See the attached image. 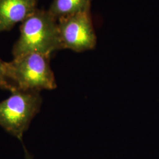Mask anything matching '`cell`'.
<instances>
[{
    "mask_svg": "<svg viewBox=\"0 0 159 159\" xmlns=\"http://www.w3.org/2000/svg\"><path fill=\"white\" fill-rule=\"evenodd\" d=\"M61 50L58 21L48 10L37 9L20 25V35L12 48L14 57L30 52L51 56Z\"/></svg>",
    "mask_w": 159,
    "mask_h": 159,
    "instance_id": "6da1fadb",
    "label": "cell"
},
{
    "mask_svg": "<svg viewBox=\"0 0 159 159\" xmlns=\"http://www.w3.org/2000/svg\"><path fill=\"white\" fill-rule=\"evenodd\" d=\"M50 57L37 52L14 57L11 61L4 62L6 77L18 90H54L57 83L50 66Z\"/></svg>",
    "mask_w": 159,
    "mask_h": 159,
    "instance_id": "7a4b0ae2",
    "label": "cell"
},
{
    "mask_svg": "<svg viewBox=\"0 0 159 159\" xmlns=\"http://www.w3.org/2000/svg\"><path fill=\"white\" fill-rule=\"evenodd\" d=\"M41 104L40 92L17 89L0 102V125L22 142L24 132L40 111Z\"/></svg>",
    "mask_w": 159,
    "mask_h": 159,
    "instance_id": "3957f363",
    "label": "cell"
},
{
    "mask_svg": "<svg viewBox=\"0 0 159 159\" xmlns=\"http://www.w3.org/2000/svg\"><path fill=\"white\" fill-rule=\"evenodd\" d=\"M57 21L61 49L81 52L96 47V35L90 11L62 18Z\"/></svg>",
    "mask_w": 159,
    "mask_h": 159,
    "instance_id": "277c9868",
    "label": "cell"
},
{
    "mask_svg": "<svg viewBox=\"0 0 159 159\" xmlns=\"http://www.w3.org/2000/svg\"><path fill=\"white\" fill-rule=\"evenodd\" d=\"M38 0H0V33L11 30L37 9Z\"/></svg>",
    "mask_w": 159,
    "mask_h": 159,
    "instance_id": "5b68a950",
    "label": "cell"
},
{
    "mask_svg": "<svg viewBox=\"0 0 159 159\" xmlns=\"http://www.w3.org/2000/svg\"><path fill=\"white\" fill-rule=\"evenodd\" d=\"M91 0H53L48 10L57 21L82 12L90 11Z\"/></svg>",
    "mask_w": 159,
    "mask_h": 159,
    "instance_id": "8992f818",
    "label": "cell"
},
{
    "mask_svg": "<svg viewBox=\"0 0 159 159\" xmlns=\"http://www.w3.org/2000/svg\"><path fill=\"white\" fill-rule=\"evenodd\" d=\"M0 89L10 91L11 93L16 91L17 88L12 84L8 80L5 74L4 70V61H2L0 58Z\"/></svg>",
    "mask_w": 159,
    "mask_h": 159,
    "instance_id": "52a82bcc",
    "label": "cell"
},
{
    "mask_svg": "<svg viewBox=\"0 0 159 159\" xmlns=\"http://www.w3.org/2000/svg\"><path fill=\"white\" fill-rule=\"evenodd\" d=\"M24 154H25V159H33V157L30 154L26 148L24 146Z\"/></svg>",
    "mask_w": 159,
    "mask_h": 159,
    "instance_id": "ba28073f",
    "label": "cell"
}]
</instances>
